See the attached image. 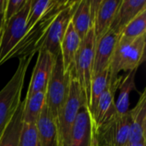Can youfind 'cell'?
Masks as SVG:
<instances>
[{
	"label": "cell",
	"instance_id": "f546056e",
	"mask_svg": "<svg viewBox=\"0 0 146 146\" xmlns=\"http://www.w3.org/2000/svg\"><path fill=\"white\" fill-rule=\"evenodd\" d=\"M3 15H0V34L3 28Z\"/></svg>",
	"mask_w": 146,
	"mask_h": 146
},
{
	"label": "cell",
	"instance_id": "7402d4cb",
	"mask_svg": "<svg viewBox=\"0 0 146 146\" xmlns=\"http://www.w3.org/2000/svg\"><path fill=\"white\" fill-rule=\"evenodd\" d=\"M146 35V9L131 21L118 36V44L131 43L139 37Z\"/></svg>",
	"mask_w": 146,
	"mask_h": 146
},
{
	"label": "cell",
	"instance_id": "52a82bcc",
	"mask_svg": "<svg viewBox=\"0 0 146 146\" xmlns=\"http://www.w3.org/2000/svg\"><path fill=\"white\" fill-rule=\"evenodd\" d=\"M129 111L114 116L94 133V146H126L129 138Z\"/></svg>",
	"mask_w": 146,
	"mask_h": 146
},
{
	"label": "cell",
	"instance_id": "4316f807",
	"mask_svg": "<svg viewBox=\"0 0 146 146\" xmlns=\"http://www.w3.org/2000/svg\"><path fill=\"white\" fill-rule=\"evenodd\" d=\"M27 1V0H7V4L3 13V24L21 10Z\"/></svg>",
	"mask_w": 146,
	"mask_h": 146
},
{
	"label": "cell",
	"instance_id": "44dd1931",
	"mask_svg": "<svg viewBox=\"0 0 146 146\" xmlns=\"http://www.w3.org/2000/svg\"><path fill=\"white\" fill-rule=\"evenodd\" d=\"M46 91L34 93L29 98H25L23 100L22 122L28 124H36L43 108L45 104Z\"/></svg>",
	"mask_w": 146,
	"mask_h": 146
},
{
	"label": "cell",
	"instance_id": "4dcf8cb0",
	"mask_svg": "<svg viewBox=\"0 0 146 146\" xmlns=\"http://www.w3.org/2000/svg\"><path fill=\"white\" fill-rule=\"evenodd\" d=\"M0 35H1V34H0Z\"/></svg>",
	"mask_w": 146,
	"mask_h": 146
},
{
	"label": "cell",
	"instance_id": "ba28073f",
	"mask_svg": "<svg viewBox=\"0 0 146 146\" xmlns=\"http://www.w3.org/2000/svg\"><path fill=\"white\" fill-rule=\"evenodd\" d=\"M31 0H27L21 10L6 23L3 24L0 35V65L5 57L18 44L26 33L27 19Z\"/></svg>",
	"mask_w": 146,
	"mask_h": 146
},
{
	"label": "cell",
	"instance_id": "5b68a950",
	"mask_svg": "<svg viewBox=\"0 0 146 146\" xmlns=\"http://www.w3.org/2000/svg\"><path fill=\"white\" fill-rule=\"evenodd\" d=\"M95 45L96 39L92 27L84 39L81 40L80 46L75 56L74 66V72L79 80L87 107H89L90 104Z\"/></svg>",
	"mask_w": 146,
	"mask_h": 146
},
{
	"label": "cell",
	"instance_id": "603a6c76",
	"mask_svg": "<svg viewBox=\"0 0 146 146\" xmlns=\"http://www.w3.org/2000/svg\"><path fill=\"white\" fill-rule=\"evenodd\" d=\"M22 110L23 101L21 102L14 117L6 127L0 139V146H18L19 137L22 127Z\"/></svg>",
	"mask_w": 146,
	"mask_h": 146
},
{
	"label": "cell",
	"instance_id": "9a60e30c",
	"mask_svg": "<svg viewBox=\"0 0 146 146\" xmlns=\"http://www.w3.org/2000/svg\"><path fill=\"white\" fill-rule=\"evenodd\" d=\"M130 126L128 142L146 141V88L133 110H129Z\"/></svg>",
	"mask_w": 146,
	"mask_h": 146
},
{
	"label": "cell",
	"instance_id": "83f0119b",
	"mask_svg": "<svg viewBox=\"0 0 146 146\" xmlns=\"http://www.w3.org/2000/svg\"><path fill=\"white\" fill-rule=\"evenodd\" d=\"M126 146H146V141L140 142H127Z\"/></svg>",
	"mask_w": 146,
	"mask_h": 146
},
{
	"label": "cell",
	"instance_id": "8992f818",
	"mask_svg": "<svg viewBox=\"0 0 146 146\" xmlns=\"http://www.w3.org/2000/svg\"><path fill=\"white\" fill-rule=\"evenodd\" d=\"M71 71L68 73L64 72L61 54L56 55L46 88L45 100V104L56 121L68 98Z\"/></svg>",
	"mask_w": 146,
	"mask_h": 146
},
{
	"label": "cell",
	"instance_id": "8fae6325",
	"mask_svg": "<svg viewBox=\"0 0 146 146\" xmlns=\"http://www.w3.org/2000/svg\"><path fill=\"white\" fill-rule=\"evenodd\" d=\"M121 80L122 76H119L118 80L113 83L110 82L109 80V85L107 88L101 94L95 110L92 115L94 133L100 126L109 121L116 115L115 95Z\"/></svg>",
	"mask_w": 146,
	"mask_h": 146
},
{
	"label": "cell",
	"instance_id": "9c48e42d",
	"mask_svg": "<svg viewBox=\"0 0 146 146\" xmlns=\"http://www.w3.org/2000/svg\"><path fill=\"white\" fill-rule=\"evenodd\" d=\"M78 3L79 1L69 0L67 6L58 14L50 27L42 48L46 49L55 56L60 54L62 40L71 23L73 15L78 6Z\"/></svg>",
	"mask_w": 146,
	"mask_h": 146
},
{
	"label": "cell",
	"instance_id": "484cf974",
	"mask_svg": "<svg viewBox=\"0 0 146 146\" xmlns=\"http://www.w3.org/2000/svg\"><path fill=\"white\" fill-rule=\"evenodd\" d=\"M18 146H38L36 124H22Z\"/></svg>",
	"mask_w": 146,
	"mask_h": 146
},
{
	"label": "cell",
	"instance_id": "d4e9b609",
	"mask_svg": "<svg viewBox=\"0 0 146 146\" xmlns=\"http://www.w3.org/2000/svg\"><path fill=\"white\" fill-rule=\"evenodd\" d=\"M54 1L55 0H31L26 24V32L30 30L32 27L46 13L54 3Z\"/></svg>",
	"mask_w": 146,
	"mask_h": 146
},
{
	"label": "cell",
	"instance_id": "4fadbf2b",
	"mask_svg": "<svg viewBox=\"0 0 146 146\" xmlns=\"http://www.w3.org/2000/svg\"><path fill=\"white\" fill-rule=\"evenodd\" d=\"M118 34L110 29L96 42L92 78L98 73L110 68V62L118 40Z\"/></svg>",
	"mask_w": 146,
	"mask_h": 146
},
{
	"label": "cell",
	"instance_id": "5bb4252c",
	"mask_svg": "<svg viewBox=\"0 0 146 146\" xmlns=\"http://www.w3.org/2000/svg\"><path fill=\"white\" fill-rule=\"evenodd\" d=\"M121 0H101L94 15L93 30L96 42L110 29Z\"/></svg>",
	"mask_w": 146,
	"mask_h": 146
},
{
	"label": "cell",
	"instance_id": "ffe728a7",
	"mask_svg": "<svg viewBox=\"0 0 146 146\" xmlns=\"http://www.w3.org/2000/svg\"><path fill=\"white\" fill-rule=\"evenodd\" d=\"M138 69L127 72V74L122 76V80L119 85L118 89L120 90L119 97L115 102V111L116 115L121 116L129 111V98L131 92L136 89L135 77Z\"/></svg>",
	"mask_w": 146,
	"mask_h": 146
},
{
	"label": "cell",
	"instance_id": "cb8c5ba5",
	"mask_svg": "<svg viewBox=\"0 0 146 146\" xmlns=\"http://www.w3.org/2000/svg\"><path fill=\"white\" fill-rule=\"evenodd\" d=\"M110 68L105 69L100 73H98L96 76L92 78V86H91V97H90V104H89V111L91 115H92L95 108L97 106L98 101L101 96V94L104 92L109 85V76Z\"/></svg>",
	"mask_w": 146,
	"mask_h": 146
},
{
	"label": "cell",
	"instance_id": "ac0fdd59",
	"mask_svg": "<svg viewBox=\"0 0 146 146\" xmlns=\"http://www.w3.org/2000/svg\"><path fill=\"white\" fill-rule=\"evenodd\" d=\"M80 44L81 39L70 23L60 46V54L65 73H68L74 68L75 56Z\"/></svg>",
	"mask_w": 146,
	"mask_h": 146
},
{
	"label": "cell",
	"instance_id": "3957f363",
	"mask_svg": "<svg viewBox=\"0 0 146 146\" xmlns=\"http://www.w3.org/2000/svg\"><path fill=\"white\" fill-rule=\"evenodd\" d=\"M145 47L146 35L139 37L131 43H116L110 65V82L116 81L121 71L127 73L138 69L145 60Z\"/></svg>",
	"mask_w": 146,
	"mask_h": 146
},
{
	"label": "cell",
	"instance_id": "6da1fadb",
	"mask_svg": "<svg viewBox=\"0 0 146 146\" xmlns=\"http://www.w3.org/2000/svg\"><path fill=\"white\" fill-rule=\"evenodd\" d=\"M68 2L69 0H55L54 3L46 13L32 27L30 30L26 32L18 44L5 57L3 63L11 58H20L30 55H35L40 49H42L52 22L58 14L67 6Z\"/></svg>",
	"mask_w": 146,
	"mask_h": 146
},
{
	"label": "cell",
	"instance_id": "f1b7e54d",
	"mask_svg": "<svg viewBox=\"0 0 146 146\" xmlns=\"http://www.w3.org/2000/svg\"><path fill=\"white\" fill-rule=\"evenodd\" d=\"M6 4H7V0H0V15H3Z\"/></svg>",
	"mask_w": 146,
	"mask_h": 146
},
{
	"label": "cell",
	"instance_id": "277c9868",
	"mask_svg": "<svg viewBox=\"0 0 146 146\" xmlns=\"http://www.w3.org/2000/svg\"><path fill=\"white\" fill-rule=\"evenodd\" d=\"M87 105L84 98L74 68L70 74V86L68 98L56 120L60 146H68L69 135L77 115L82 106Z\"/></svg>",
	"mask_w": 146,
	"mask_h": 146
},
{
	"label": "cell",
	"instance_id": "e0dca14e",
	"mask_svg": "<svg viewBox=\"0 0 146 146\" xmlns=\"http://www.w3.org/2000/svg\"><path fill=\"white\" fill-rule=\"evenodd\" d=\"M145 9V0H121L110 29L120 35L125 27Z\"/></svg>",
	"mask_w": 146,
	"mask_h": 146
},
{
	"label": "cell",
	"instance_id": "d6986e66",
	"mask_svg": "<svg viewBox=\"0 0 146 146\" xmlns=\"http://www.w3.org/2000/svg\"><path fill=\"white\" fill-rule=\"evenodd\" d=\"M93 21L94 18L91 14L90 0L79 1L78 6L73 15L71 24L81 40L84 39L93 27Z\"/></svg>",
	"mask_w": 146,
	"mask_h": 146
},
{
	"label": "cell",
	"instance_id": "30bf717a",
	"mask_svg": "<svg viewBox=\"0 0 146 146\" xmlns=\"http://www.w3.org/2000/svg\"><path fill=\"white\" fill-rule=\"evenodd\" d=\"M56 56L44 48L38 51V58L33 68L26 98L34 93L46 91L50 80Z\"/></svg>",
	"mask_w": 146,
	"mask_h": 146
},
{
	"label": "cell",
	"instance_id": "7c38bea8",
	"mask_svg": "<svg viewBox=\"0 0 146 146\" xmlns=\"http://www.w3.org/2000/svg\"><path fill=\"white\" fill-rule=\"evenodd\" d=\"M68 146H94V130L87 105L80 110L73 125Z\"/></svg>",
	"mask_w": 146,
	"mask_h": 146
},
{
	"label": "cell",
	"instance_id": "7a4b0ae2",
	"mask_svg": "<svg viewBox=\"0 0 146 146\" xmlns=\"http://www.w3.org/2000/svg\"><path fill=\"white\" fill-rule=\"evenodd\" d=\"M33 56L30 55L19 58L15 74L0 91V139L21 102L25 76Z\"/></svg>",
	"mask_w": 146,
	"mask_h": 146
},
{
	"label": "cell",
	"instance_id": "2e32d148",
	"mask_svg": "<svg viewBox=\"0 0 146 146\" xmlns=\"http://www.w3.org/2000/svg\"><path fill=\"white\" fill-rule=\"evenodd\" d=\"M38 146H60L56 121L46 104L36 123Z\"/></svg>",
	"mask_w": 146,
	"mask_h": 146
}]
</instances>
